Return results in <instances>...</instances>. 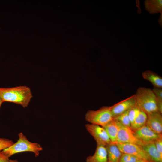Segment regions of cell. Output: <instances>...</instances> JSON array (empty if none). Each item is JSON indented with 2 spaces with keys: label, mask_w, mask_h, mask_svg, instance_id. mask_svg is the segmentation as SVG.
Masks as SVG:
<instances>
[{
  "label": "cell",
  "mask_w": 162,
  "mask_h": 162,
  "mask_svg": "<svg viewBox=\"0 0 162 162\" xmlns=\"http://www.w3.org/2000/svg\"><path fill=\"white\" fill-rule=\"evenodd\" d=\"M32 97L30 88L26 86L0 88V98L3 102H12L25 108L28 106Z\"/></svg>",
  "instance_id": "1"
},
{
  "label": "cell",
  "mask_w": 162,
  "mask_h": 162,
  "mask_svg": "<svg viewBox=\"0 0 162 162\" xmlns=\"http://www.w3.org/2000/svg\"><path fill=\"white\" fill-rule=\"evenodd\" d=\"M136 106L147 115L158 112L157 99L152 90L148 88L140 87L135 94Z\"/></svg>",
  "instance_id": "2"
},
{
  "label": "cell",
  "mask_w": 162,
  "mask_h": 162,
  "mask_svg": "<svg viewBox=\"0 0 162 162\" xmlns=\"http://www.w3.org/2000/svg\"><path fill=\"white\" fill-rule=\"evenodd\" d=\"M18 139L11 146L3 150V152L9 158L20 152H30L34 153L36 157L39 156L40 152L43 150L40 144L29 141L26 136L22 132L18 134Z\"/></svg>",
  "instance_id": "3"
},
{
  "label": "cell",
  "mask_w": 162,
  "mask_h": 162,
  "mask_svg": "<svg viewBox=\"0 0 162 162\" xmlns=\"http://www.w3.org/2000/svg\"><path fill=\"white\" fill-rule=\"evenodd\" d=\"M111 106H104L96 110H89L85 115L86 120L90 124L104 127L114 118Z\"/></svg>",
  "instance_id": "4"
},
{
  "label": "cell",
  "mask_w": 162,
  "mask_h": 162,
  "mask_svg": "<svg viewBox=\"0 0 162 162\" xmlns=\"http://www.w3.org/2000/svg\"><path fill=\"white\" fill-rule=\"evenodd\" d=\"M117 122L118 125V130L116 143H130L140 146L143 144L144 142L136 137L134 131L130 128L125 126L119 122Z\"/></svg>",
  "instance_id": "5"
},
{
  "label": "cell",
  "mask_w": 162,
  "mask_h": 162,
  "mask_svg": "<svg viewBox=\"0 0 162 162\" xmlns=\"http://www.w3.org/2000/svg\"><path fill=\"white\" fill-rule=\"evenodd\" d=\"M86 128L93 137L97 145L106 146L111 143L106 132L102 127L97 124H86Z\"/></svg>",
  "instance_id": "6"
},
{
  "label": "cell",
  "mask_w": 162,
  "mask_h": 162,
  "mask_svg": "<svg viewBox=\"0 0 162 162\" xmlns=\"http://www.w3.org/2000/svg\"><path fill=\"white\" fill-rule=\"evenodd\" d=\"M116 144L122 153L133 155L141 158L146 162H152L148 154L141 146L130 143Z\"/></svg>",
  "instance_id": "7"
},
{
  "label": "cell",
  "mask_w": 162,
  "mask_h": 162,
  "mask_svg": "<svg viewBox=\"0 0 162 162\" xmlns=\"http://www.w3.org/2000/svg\"><path fill=\"white\" fill-rule=\"evenodd\" d=\"M135 106L134 94L111 106V111L114 118Z\"/></svg>",
  "instance_id": "8"
},
{
  "label": "cell",
  "mask_w": 162,
  "mask_h": 162,
  "mask_svg": "<svg viewBox=\"0 0 162 162\" xmlns=\"http://www.w3.org/2000/svg\"><path fill=\"white\" fill-rule=\"evenodd\" d=\"M133 131L136 137L144 142L154 141L162 134L155 133L146 124Z\"/></svg>",
  "instance_id": "9"
},
{
  "label": "cell",
  "mask_w": 162,
  "mask_h": 162,
  "mask_svg": "<svg viewBox=\"0 0 162 162\" xmlns=\"http://www.w3.org/2000/svg\"><path fill=\"white\" fill-rule=\"evenodd\" d=\"M146 124L157 134H161L162 114L158 112L148 114Z\"/></svg>",
  "instance_id": "10"
},
{
  "label": "cell",
  "mask_w": 162,
  "mask_h": 162,
  "mask_svg": "<svg viewBox=\"0 0 162 162\" xmlns=\"http://www.w3.org/2000/svg\"><path fill=\"white\" fill-rule=\"evenodd\" d=\"M152 162H162V154L157 149L154 141L144 142L141 146Z\"/></svg>",
  "instance_id": "11"
},
{
  "label": "cell",
  "mask_w": 162,
  "mask_h": 162,
  "mask_svg": "<svg viewBox=\"0 0 162 162\" xmlns=\"http://www.w3.org/2000/svg\"><path fill=\"white\" fill-rule=\"evenodd\" d=\"M86 162H107V153L106 146L97 145L94 154L87 157Z\"/></svg>",
  "instance_id": "12"
},
{
  "label": "cell",
  "mask_w": 162,
  "mask_h": 162,
  "mask_svg": "<svg viewBox=\"0 0 162 162\" xmlns=\"http://www.w3.org/2000/svg\"><path fill=\"white\" fill-rule=\"evenodd\" d=\"M106 147L107 153V162H119L123 153L116 144L111 143Z\"/></svg>",
  "instance_id": "13"
},
{
  "label": "cell",
  "mask_w": 162,
  "mask_h": 162,
  "mask_svg": "<svg viewBox=\"0 0 162 162\" xmlns=\"http://www.w3.org/2000/svg\"><path fill=\"white\" fill-rule=\"evenodd\" d=\"M143 78L149 81L154 88H162V78L154 72L147 70L142 73Z\"/></svg>",
  "instance_id": "14"
},
{
  "label": "cell",
  "mask_w": 162,
  "mask_h": 162,
  "mask_svg": "<svg viewBox=\"0 0 162 162\" xmlns=\"http://www.w3.org/2000/svg\"><path fill=\"white\" fill-rule=\"evenodd\" d=\"M103 127L106 132L111 143H116L118 130L117 122L114 119Z\"/></svg>",
  "instance_id": "15"
},
{
  "label": "cell",
  "mask_w": 162,
  "mask_h": 162,
  "mask_svg": "<svg viewBox=\"0 0 162 162\" xmlns=\"http://www.w3.org/2000/svg\"><path fill=\"white\" fill-rule=\"evenodd\" d=\"M146 10L151 14L161 13L162 10L161 0H146L144 2Z\"/></svg>",
  "instance_id": "16"
},
{
  "label": "cell",
  "mask_w": 162,
  "mask_h": 162,
  "mask_svg": "<svg viewBox=\"0 0 162 162\" xmlns=\"http://www.w3.org/2000/svg\"><path fill=\"white\" fill-rule=\"evenodd\" d=\"M147 118V115L144 112L140 110L138 115L131 125L130 128L135 130L145 125Z\"/></svg>",
  "instance_id": "17"
},
{
  "label": "cell",
  "mask_w": 162,
  "mask_h": 162,
  "mask_svg": "<svg viewBox=\"0 0 162 162\" xmlns=\"http://www.w3.org/2000/svg\"><path fill=\"white\" fill-rule=\"evenodd\" d=\"M129 110L116 117L114 119L123 125L130 128L131 123L128 116Z\"/></svg>",
  "instance_id": "18"
},
{
  "label": "cell",
  "mask_w": 162,
  "mask_h": 162,
  "mask_svg": "<svg viewBox=\"0 0 162 162\" xmlns=\"http://www.w3.org/2000/svg\"><path fill=\"white\" fill-rule=\"evenodd\" d=\"M142 160H144L133 155L123 153L119 162H138Z\"/></svg>",
  "instance_id": "19"
},
{
  "label": "cell",
  "mask_w": 162,
  "mask_h": 162,
  "mask_svg": "<svg viewBox=\"0 0 162 162\" xmlns=\"http://www.w3.org/2000/svg\"><path fill=\"white\" fill-rule=\"evenodd\" d=\"M140 110H141L136 106L133 107L129 110L128 116L131 125L137 117Z\"/></svg>",
  "instance_id": "20"
},
{
  "label": "cell",
  "mask_w": 162,
  "mask_h": 162,
  "mask_svg": "<svg viewBox=\"0 0 162 162\" xmlns=\"http://www.w3.org/2000/svg\"><path fill=\"white\" fill-rule=\"evenodd\" d=\"M14 143L11 140L5 138H0V151L9 147Z\"/></svg>",
  "instance_id": "21"
},
{
  "label": "cell",
  "mask_w": 162,
  "mask_h": 162,
  "mask_svg": "<svg viewBox=\"0 0 162 162\" xmlns=\"http://www.w3.org/2000/svg\"><path fill=\"white\" fill-rule=\"evenodd\" d=\"M152 90L156 97L157 101H162V88H154Z\"/></svg>",
  "instance_id": "22"
},
{
  "label": "cell",
  "mask_w": 162,
  "mask_h": 162,
  "mask_svg": "<svg viewBox=\"0 0 162 162\" xmlns=\"http://www.w3.org/2000/svg\"><path fill=\"white\" fill-rule=\"evenodd\" d=\"M155 146L158 151L162 154V134L154 141Z\"/></svg>",
  "instance_id": "23"
},
{
  "label": "cell",
  "mask_w": 162,
  "mask_h": 162,
  "mask_svg": "<svg viewBox=\"0 0 162 162\" xmlns=\"http://www.w3.org/2000/svg\"><path fill=\"white\" fill-rule=\"evenodd\" d=\"M0 162H10L9 158L2 151H0Z\"/></svg>",
  "instance_id": "24"
},
{
  "label": "cell",
  "mask_w": 162,
  "mask_h": 162,
  "mask_svg": "<svg viewBox=\"0 0 162 162\" xmlns=\"http://www.w3.org/2000/svg\"><path fill=\"white\" fill-rule=\"evenodd\" d=\"M10 162H18V161L16 160H10Z\"/></svg>",
  "instance_id": "25"
},
{
  "label": "cell",
  "mask_w": 162,
  "mask_h": 162,
  "mask_svg": "<svg viewBox=\"0 0 162 162\" xmlns=\"http://www.w3.org/2000/svg\"><path fill=\"white\" fill-rule=\"evenodd\" d=\"M2 103H3V102L1 99L0 98V108Z\"/></svg>",
  "instance_id": "26"
},
{
  "label": "cell",
  "mask_w": 162,
  "mask_h": 162,
  "mask_svg": "<svg viewBox=\"0 0 162 162\" xmlns=\"http://www.w3.org/2000/svg\"><path fill=\"white\" fill-rule=\"evenodd\" d=\"M138 162H146V161L144 160H142L141 161H140Z\"/></svg>",
  "instance_id": "27"
}]
</instances>
